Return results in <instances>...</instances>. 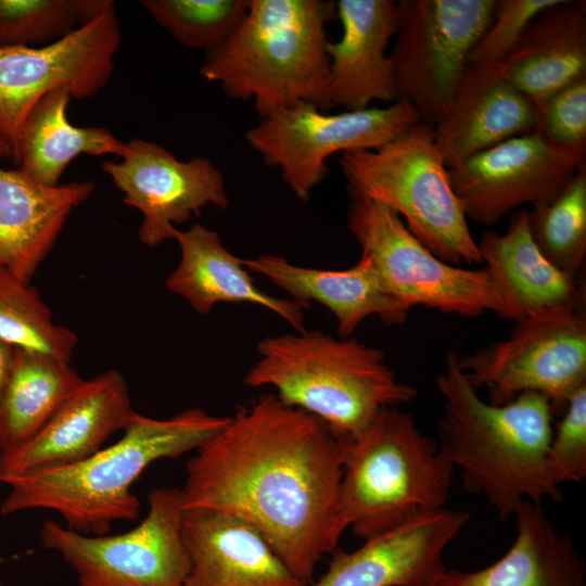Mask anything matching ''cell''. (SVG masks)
<instances>
[{"label":"cell","instance_id":"6da1fadb","mask_svg":"<svg viewBox=\"0 0 586 586\" xmlns=\"http://www.w3.org/2000/svg\"><path fill=\"white\" fill-rule=\"evenodd\" d=\"M186 470L184 508L250 524L307 585L348 528L340 502L343 442L276 394L240 408L195 450Z\"/></svg>","mask_w":586,"mask_h":586},{"label":"cell","instance_id":"7a4b0ae2","mask_svg":"<svg viewBox=\"0 0 586 586\" xmlns=\"http://www.w3.org/2000/svg\"><path fill=\"white\" fill-rule=\"evenodd\" d=\"M436 387L444 399L438 451L460 470L466 492L484 496L504 521L524 501L563 499L548 464L553 411L546 397L526 392L502 405L486 403L454 352Z\"/></svg>","mask_w":586,"mask_h":586},{"label":"cell","instance_id":"3957f363","mask_svg":"<svg viewBox=\"0 0 586 586\" xmlns=\"http://www.w3.org/2000/svg\"><path fill=\"white\" fill-rule=\"evenodd\" d=\"M228 416L200 407L167 419L135 410L122 437L77 463L11 480L2 500V514L44 509L58 512L66 527L86 535L107 534L115 521L137 520L140 501L131 486L143 471L161 459H177L196 450L220 432Z\"/></svg>","mask_w":586,"mask_h":586},{"label":"cell","instance_id":"277c9868","mask_svg":"<svg viewBox=\"0 0 586 586\" xmlns=\"http://www.w3.org/2000/svg\"><path fill=\"white\" fill-rule=\"evenodd\" d=\"M256 348L243 383L272 387L282 403L317 417L343 443L361 435L382 409L417 396L381 349L353 336L304 330L266 336Z\"/></svg>","mask_w":586,"mask_h":586},{"label":"cell","instance_id":"5b68a950","mask_svg":"<svg viewBox=\"0 0 586 586\" xmlns=\"http://www.w3.org/2000/svg\"><path fill=\"white\" fill-rule=\"evenodd\" d=\"M334 1L251 0L234 34L207 52L199 75L233 100L253 101L260 117L308 103L330 109L326 27Z\"/></svg>","mask_w":586,"mask_h":586},{"label":"cell","instance_id":"8992f818","mask_svg":"<svg viewBox=\"0 0 586 586\" xmlns=\"http://www.w3.org/2000/svg\"><path fill=\"white\" fill-rule=\"evenodd\" d=\"M454 472L410 413L382 409L361 435L343 443L340 502L347 527L365 540L445 508Z\"/></svg>","mask_w":586,"mask_h":586},{"label":"cell","instance_id":"52a82bcc","mask_svg":"<svg viewBox=\"0 0 586 586\" xmlns=\"http://www.w3.org/2000/svg\"><path fill=\"white\" fill-rule=\"evenodd\" d=\"M340 164L351 199L393 209L408 230L446 263H482L432 125L419 122L378 150L342 153Z\"/></svg>","mask_w":586,"mask_h":586},{"label":"cell","instance_id":"ba28073f","mask_svg":"<svg viewBox=\"0 0 586 586\" xmlns=\"http://www.w3.org/2000/svg\"><path fill=\"white\" fill-rule=\"evenodd\" d=\"M346 226L384 282L410 308L425 306L461 317L486 311L517 322L501 291L483 269H469L438 258L390 207L351 199Z\"/></svg>","mask_w":586,"mask_h":586},{"label":"cell","instance_id":"9c48e42d","mask_svg":"<svg viewBox=\"0 0 586 586\" xmlns=\"http://www.w3.org/2000/svg\"><path fill=\"white\" fill-rule=\"evenodd\" d=\"M419 122L417 110L405 100L336 114L301 102L260 117L245 139L266 165L279 168L294 196L307 202L328 175L331 155L378 150Z\"/></svg>","mask_w":586,"mask_h":586},{"label":"cell","instance_id":"30bf717a","mask_svg":"<svg viewBox=\"0 0 586 586\" xmlns=\"http://www.w3.org/2000/svg\"><path fill=\"white\" fill-rule=\"evenodd\" d=\"M148 507L137 526L116 535H86L46 520L41 545L60 553L76 573L77 586H186L190 557L181 489H153Z\"/></svg>","mask_w":586,"mask_h":586},{"label":"cell","instance_id":"8fae6325","mask_svg":"<svg viewBox=\"0 0 586 586\" xmlns=\"http://www.w3.org/2000/svg\"><path fill=\"white\" fill-rule=\"evenodd\" d=\"M474 388L489 387V403L502 405L522 393L546 397L561 415L586 385V319L581 305L526 317L510 335L459 358Z\"/></svg>","mask_w":586,"mask_h":586},{"label":"cell","instance_id":"7c38bea8","mask_svg":"<svg viewBox=\"0 0 586 586\" xmlns=\"http://www.w3.org/2000/svg\"><path fill=\"white\" fill-rule=\"evenodd\" d=\"M496 0H399L390 53L398 100L433 125L453 98Z\"/></svg>","mask_w":586,"mask_h":586},{"label":"cell","instance_id":"4fadbf2b","mask_svg":"<svg viewBox=\"0 0 586 586\" xmlns=\"http://www.w3.org/2000/svg\"><path fill=\"white\" fill-rule=\"evenodd\" d=\"M120 41L113 7L52 43L0 49V140L10 148L14 164L33 109L61 88L77 100L98 94L113 75Z\"/></svg>","mask_w":586,"mask_h":586},{"label":"cell","instance_id":"5bb4252c","mask_svg":"<svg viewBox=\"0 0 586 586\" xmlns=\"http://www.w3.org/2000/svg\"><path fill=\"white\" fill-rule=\"evenodd\" d=\"M101 169L124 194L123 202L141 213L138 237L149 247L174 240L177 226L203 208L229 206L224 175L208 158L180 161L154 141L129 140L119 161H105Z\"/></svg>","mask_w":586,"mask_h":586},{"label":"cell","instance_id":"9a60e30c","mask_svg":"<svg viewBox=\"0 0 586 586\" xmlns=\"http://www.w3.org/2000/svg\"><path fill=\"white\" fill-rule=\"evenodd\" d=\"M584 164L535 130L483 150L448 173L468 220L493 226L524 204L556 200Z\"/></svg>","mask_w":586,"mask_h":586},{"label":"cell","instance_id":"2e32d148","mask_svg":"<svg viewBox=\"0 0 586 586\" xmlns=\"http://www.w3.org/2000/svg\"><path fill=\"white\" fill-rule=\"evenodd\" d=\"M132 411L127 381L118 371L84 380L33 437L0 453V483L87 459L124 430Z\"/></svg>","mask_w":586,"mask_h":586},{"label":"cell","instance_id":"e0dca14e","mask_svg":"<svg viewBox=\"0 0 586 586\" xmlns=\"http://www.w3.org/2000/svg\"><path fill=\"white\" fill-rule=\"evenodd\" d=\"M469 520L446 508L415 515L352 552L337 549L308 586H431L447 570L444 552Z\"/></svg>","mask_w":586,"mask_h":586},{"label":"cell","instance_id":"ac0fdd59","mask_svg":"<svg viewBox=\"0 0 586 586\" xmlns=\"http://www.w3.org/2000/svg\"><path fill=\"white\" fill-rule=\"evenodd\" d=\"M335 5L342 35L327 44L330 107L355 111L370 107L373 101H398L387 53L397 29V1L339 0Z\"/></svg>","mask_w":586,"mask_h":586},{"label":"cell","instance_id":"d6986e66","mask_svg":"<svg viewBox=\"0 0 586 586\" xmlns=\"http://www.w3.org/2000/svg\"><path fill=\"white\" fill-rule=\"evenodd\" d=\"M435 143L450 168L466 158L537 127V107L497 65L468 64L460 82L434 122Z\"/></svg>","mask_w":586,"mask_h":586},{"label":"cell","instance_id":"ffe728a7","mask_svg":"<svg viewBox=\"0 0 586 586\" xmlns=\"http://www.w3.org/2000/svg\"><path fill=\"white\" fill-rule=\"evenodd\" d=\"M250 272L260 275L285 291L292 300L310 306H326L335 317L339 337H349L370 316L388 326L404 323L410 308L388 289L372 260L361 254L349 268H307L275 255L244 259Z\"/></svg>","mask_w":586,"mask_h":586},{"label":"cell","instance_id":"44dd1931","mask_svg":"<svg viewBox=\"0 0 586 586\" xmlns=\"http://www.w3.org/2000/svg\"><path fill=\"white\" fill-rule=\"evenodd\" d=\"M182 533L190 557L186 586H308L258 531L234 517L186 508Z\"/></svg>","mask_w":586,"mask_h":586},{"label":"cell","instance_id":"7402d4cb","mask_svg":"<svg viewBox=\"0 0 586 586\" xmlns=\"http://www.w3.org/2000/svg\"><path fill=\"white\" fill-rule=\"evenodd\" d=\"M94 188L92 180L48 187L0 166V266L30 283L67 217Z\"/></svg>","mask_w":586,"mask_h":586},{"label":"cell","instance_id":"603a6c76","mask_svg":"<svg viewBox=\"0 0 586 586\" xmlns=\"http://www.w3.org/2000/svg\"><path fill=\"white\" fill-rule=\"evenodd\" d=\"M174 240L180 260L165 285L194 311L206 315L219 303H246L273 313L296 332L306 330L305 311L310 306L260 290L244 259L230 253L216 231L195 224L187 230L176 228Z\"/></svg>","mask_w":586,"mask_h":586},{"label":"cell","instance_id":"cb8c5ba5","mask_svg":"<svg viewBox=\"0 0 586 586\" xmlns=\"http://www.w3.org/2000/svg\"><path fill=\"white\" fill-rule=\"evenodd\" d=\"M497 66L536 107L586 78V2L560 0L543 10Z\"/></svg>","mask_w":586,"mask_h":586},{"label":"cell","instance_id":"d4e9b609","mask_svg":"<svg viewBox=\"0 0 586 586\" xmlns=\"http://www.w3.org/2000/svg\"><path fill=\"white\" fill-rule=\"evenodd\" d=\"M509 550L476 571L446 570L431 586H586V565L573 538L560 532L542 505L524 501L514 513Z\"/></svg>","mask_w":586,"mask_h":586},{"label":"cell","instance_id":"484cf974","mask_svg":"<svg viewBox=\"0 0 586 586\" xmlns=\"http://www.w3.org/2000/svg\"><path fill=\"white\" fill-rule=\"evenodd\" d=\"M485 269L501 291L517 322L564 306L582 304L575 276L555 266L535 244L528 211L517 212L504 234L483 233L477 242Z\"/></svg>","mask_w":586,"mask_h":586},{"label":"cell","instance_id":"4316f807","mask_svg":"<svg viewBox=\"0 0 586 586\" xmlns=\"http://www.w3.org/2000/svg\"><path fill=\"white\" fill-rule=\"evenodd\" d=\"M65 88L48 93L27 116L20 136L16 165L30 179L54 187L79 155H117L126 142L107 127L73 125L67 117L72 100Z\"/></svg>","mask_w":586,"mask_h":586},{"label":"cell","instance_id":"83f0119b","mask_svg":"<svg viewBox=\"0 0 586 586\" xmlns=\"http://www.w3.org/2000/svg\"><path fill=\"white\" fill-rule=\"evenodd\" d=\"M82 381L69 362L15 347L0 399V453L33 437Z\"/></svg>","mask_w":586,"mask_h":586},{"label":"cell","instance_id":"f1b7e54d","mask_svg":"<svg viewBox=\"0 0 586 586\" xmlns=\"http://www.w3.org/2000/svg\"><path fill=\"white\" fill-rule=\"evenodd\" d=\"M0 340L13 347L69 362L78 343L71 329L55 324L39 292L0 266Z\"/></svg>","mask_w":586,"mask_h":586},{"label":"cell","instance_id":"f546056e","mask_svg":"<svg viewBox=\"0 0 586 586\" xmlns=\"http://www.w3.org/2000/svg\"><path fill=\"white\" fill-rule=\"evenodd\" d=\"M113 7L111 0H0V49L52 43Z\"/></svg>","mask_w":586,"mask_h":586},{"label":"cell","instance_id":"4dcf8cb0","mask_svg":"<svg viewBox=\"0 0 586 586\" xmlns=\"http://www.w3.org/2000/svg\"><path fill=\"white\" fill-rule=\"evenodd\" d=\"M528 226L546 258L576 276L586 257V164L556 200L528 212Z\"/></svg>","mask_w":586,"mask_h":586},{"label":"cell","instance_id":"1f68e13d","mask_svg":"<svg viewBox=\"0 0 586 586\" xmlns=\"http://www.w3.org/2000/svg\"><path fill=\"white\" fill-rule=\"evenodd\" d=\"M140 4L177 42L207 53L234 34L251 0H142Z\"/></svg>","mask_w":586,"mask_h":586},{"label":"cell","instance_id":"d6a6232c","mask_svg":"<svg viewBox=\"0 0 586 586\" xmlns=\"http://www.w3.org/2000/svg\"><path fill=\"white\" fill-rule=\"evenodd\" d=\"M536 131L553 148L585 161L586 78L566 86L537 107Z\"/></svg>","mask_w":586,"mask_h":586},{"label":"cell","instance_id":"836d02e7","mask_svg":"<svg viewBox=\"0 0 586 586\" xmlns=\"http://www.w3.org/2000/svg\"><path fill=\"white\" fill-rule=\"evenodd\" d=\"M560 0H496L492 21L470 51L468 64L494 66L509 54L528 23Z\"/></svg>","mask_w":586,"mask_h":586},{"label":"cell","instance_id":"e575fe53","mask_svg":"<svg viewBox=\"0 0 586 586\" xmlns=\"http://www.w3.org/2000/svg\"><path fill=\"white\" fill-rule=\"evenodd\" d=\"M548 464L558 485L586 477V385L570 397L552 431Z\"/></svg>","mask_w":586,"mask_h":586},{"label":"cell","instance_id":"d590c367","mask_svg":"<svg viewBox=\"0 0 586 586\" xmlns=\"http://www.w3.org/2000/svg\"><path fill=\"white\" fill-rule=\"evenodd\" d=\"M14 352L15 347L0 340V399L11 373Z\"/></svg>","mask_w":586,"mask_h":586},{"label":"cell","instance_id":"8d00e7d4","mask_svg":"<svg viewBox=\"0 0 586 586\" xmlns=\"http://www.w3.org/2000/svg\"><path fill=\"white\" fill-rule=\"evenodd\" d=\"M0 157H10L12 158V152L10 148L0 140Z\"/></svg>","mask_w":586,"mask_h":586},{"label":"cell","instance_id":"74e56055","mask_svg":"<svg viewBox=\"0 0 586 586\" xmlns=\"http://www.w3.org/2000/svg\"><path fill=\"white\" fill-rule=\"evenodd\" d=\"M0 586H3V583H2V581H1V579H0Z\"/></svg>","mask_w":586,"mask_h":586}]
</instances>
